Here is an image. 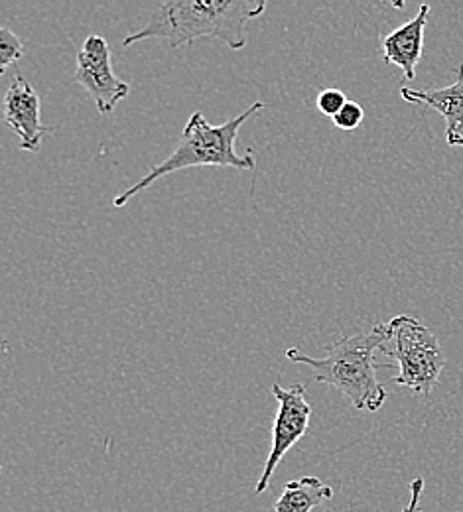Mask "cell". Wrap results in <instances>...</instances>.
I'll list each match as a JSON object with an SVG mask.
<instances>
[{
  "mask_svg": "<svg viewBox=\"0 0 463 512\" xmlns=\"http://www.w3.org/2000/svg\"><path fill=\"white\" fill-rule=\"evenodd\" d=\"M265 10V0H166L152 10L146 26L123 40V46L166 40L170 48H180L199 38H217L237 52L247 44V24Z\"/></svg>",
  "mask_w": 463,
  "mask_h": 512,
  "instance_id": "cell-1",
  "label": "cell"
},
{
  "mask_svg": "<svg viewBox=\"0 0 463 512\" xmlns=\"http://www.w3.org/2000/svg\"><path fill=\"white\" fill-rule=\"evenodd\" d=\"M393 333L389 323H377L369 331L341 337L326 347L328 355L322 359L300 353V349H286L292 363L312 369L316 383L330 384L339 390L355 410L379 412L387 402V390L377 379L375 353L381 351Z\"/></svg>",
  "mask_w": 463,
  "mask_h": 512,
  "instance_id": "cell-2",
  "label": "cell"
},
{
  "mask_svg": "<svg viewBox=\"0 0 463 512\" xmlns=\"http://www.w3.org/2000/svg\"><path fill=\"white\" fill-rule=\"evenodd\" d=\"M266 109V103L257 101L249 109H245L239 117L223 123V125H209L201 113H194L190 121L186 123L182 140L178 148L164 158L160 164L150 168L140 182H136L133 188L125 190L121 195L113 199V207H125L136 193L148 190L156 180L176 174L180 170L199 168V166H213V168H235L243 172H253L257 162L251 152L239 156L235 152V142L239 136V130L245 125L247 119H251L255 113Z\"/></svg>",
  "mask_w": 463,
  "mask_h": 512,
  "instance_id": "cell-3",
  "label": "cell"
},
{
  "mask_svg": "<svg viewBox=\"0 0 463 512\" xmlns=\"http://www.w3.org/2000/svg\"><path fill=\"white\" fill-rule=\"evenodd\" d=\"M389 329L393 333V349L383 347L381 351L398 363V375L393 383L428 396L446 365L436 335L424 323L406 314L389 321Z\"/></svg>",
  "mask_w": 463,
  "mask_h": 512,
  "instance_id": "cell-4",
  "label": "cell"
},
{
  "mask_svg": "<svg viewBox=\"0 0 463 512\" xmlns=\"http://www.w3.org/2000/svg\"><path fill=\"white\" fill-rule=\"evenodd\" d=\"M272 394L278 400V412L272 426V448L266 457L265 469L255 489L257 495L265 493L270 487V479L276 467L280 465L284 455L304 438L312 418V406L306 400L304 384H294L290 388L272 384Z\"/></svg>",
  "mask_w": 463,
  "mask_h": 512,
  "instance_id": "cell-5",
  "label": "cell"
},
{
  "mask_svg": "<svg viewBox=\"0 0 463 512\" xmlns=\"http://www.w3.org/2000/svg\"><path fill=\"white\" fill-rule=\"evenodd\" d=\"M73 79L91 95L101 115H111L131 93V85L113 71V56L107 40L97 34L89 36L79 48Z\"/></svg>",
  "mask_w": 463,
  "mask_h": 512,
  "instance_id": "cell-6",
  "label": "cell"
},
{
  "mask_svg": "<svg viewBox=\"0 0 463 512\" xmlns=\"http://www.w3.org/2000/svg\"><path fill=\"white\" fill-rule=\"evenodd\" d=\"M4 123L20 138V150L36 152L54 130L40 119V95L24 75H14L4 93Z\"/></svg>",
  "mask_w": 463,
  "mask_h": 512,
  "instance_id": "cell-7",
  "label": "cell"
},
{
  "mask_svg": "<svg viewBox=\"0 0 463 512\" xmlns=\"http://www.w3.org/2000/svg\"><path fill=\"white\" fill-rule=\"evenodd\" d=\"M458 79L442 89H410L402 87L400 97L406 103L426 105L446 119V138L450 146L463 148V64L456 71Z\"/></svg>",
  "mask_w": 463,
  "mask_h": 512,
  "instance_id": "cell-8",
  "label": "cell"
},
{
  "mask_svg": "<svg viewBox=\"0 0 463 512\" xmlns=\"http://www.w3.org/2000/svg\"><path fill=\"white\" fill-rule=\"evenodd\" d=\"M430 16V6L422 4L418 8V14L402 24L391 34H387L381 42L383 58L391 65H397L404 73L406 81H412L416 77V65L424 52V32Z\"/></svg>",
  "mask_w": 463,
  "mask_h": 512,
  "instance_id": "cell-9",
  "label": "cell"
},
{
  "mask_svg": "<svg viewBox=\"0 0 463 512\" xmlns=\"http://www.w3.org/2000/svg\"><path fill=\"white\" fill-rule=\"evenodd\" d=\"M333 499V489L318 477H302L290 481L274 503V512H312Z\"/></svg>",
  "mask_w": 463,
  "mask_h": 512,
  "instance_id": "cell-10",
  "label": "cell"
},
{
  "mask_svg": "<svg viewBox=\"0 0 463 512\" xmlns=\"http://www.w3.org/2000/svg\"><path fill=\"white\" fill-rule=\"evenodd\" d=\"M24 56V44L22 40L10 30L0 28V73H4L8 67L20 62Z\"/></svg>",
  "mask_w": 463,
  "mask_h": 512,
  "instance_id": "cell-11",
  "label": "cell"
},
{
  "mask_svg": "<svg viewBox=\"0 0 463 512\" xmlns=\"http://www.w3.org/2000/svg\"><path fill=\"white\" fill-rule=\"evenodd\" d=\"M363 119H365L363 107L355 101H347V105L333 117V123L341 130H355L363 123Z\"/></svg>",
  "mask_w": 463,
  "mask_h": 512,
  "instance_id": "cell-12",
  "label": "cell"
},
{
  "mask_svg": "<svg viewBox=\"0 0 463 512\" xmlns=\"http://www.w3.org/2000/svg\"><path fill=\"white\" fill-rule=\"evenodd\" d=\"M316 103H318V109L322 115L333 119L347 105V97L339 89H324V91H320Z\"/></svg>",
  "mask_w": 463,
  "mask_h": 512,
  "instance_id": "cell-13",
  "label": "cell"
},
{
  "mask_svg": "<svg viewBox=\"0 0 463 512\" xmlns=\"http://www.w3.org/2000/svg\"><path fill=\"white\" fill-rule=\"evenodd\" d=\"M422 493H424V479H422V477H416V479L410 483V501H408V505L400 512H420Z\"/></svg>",
  "mask_w": 463,
  "mask_h": 512,
  "instance_id": "cell-14",
  "label": "cell"
}]
</instances>
